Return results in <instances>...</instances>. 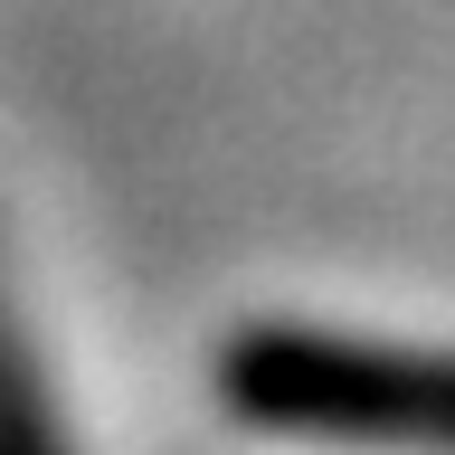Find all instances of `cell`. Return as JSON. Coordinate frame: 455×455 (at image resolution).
I'll use <instances>...</instances> for the list:
<instances>
[{
  "mask_svg": "<svg viewBox=\"0 0 455 455\" xmlns=\"http://www.w3.org/2000/svg\"><path fill=\"white\" fill-rule=\"evenodd\" d=\"M219 398L256 436L455 455V351H418V341L256 323L219 351Z\"/></svg>",
  "mask_w": 455,
  "mask_h": 455,
  "instance_id": "obj_1",
  "label": "cell"
},
{
  "mask_svg": "<svg viewBox=\"0 0 455 455\" xmlns=\"http://www.w3.org/2000/svg\"><path fill=\"white\" fill-rule=\"evenodd\" d=\"M0 455H57L48 418H38V398H28V379L10 361H0Z\"/></svg>",
  "mask_w": 455,
  "mask_h": 455,
  "instance_id": "obj_2",
  "label": "cell"
}]
</instances>
